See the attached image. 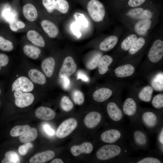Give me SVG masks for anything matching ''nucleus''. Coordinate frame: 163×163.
Returning <instances> with one entry per match:
<instances>
[{
    "mask_svg": "<svg viewBox=\"0 0 163 163\" xmlns=\"http://www.w3.org/2000/svg\"><path fill=\"white\" fill-rule=\"evenodd\" d=\"M130 147L127 143L107 144L98 149L96 156L101 161L112 160L115 162H121L130 153Z\"/></svg>",
    "mask_w": 163,
    "mask_h": 163,
    "instance_id": "f257e3e1",
    "label": "nucleus"
},
{
    "mask_svg": "<svg viewBox=\"0 0 163 163\" xmlns=\"http://www.w3.org/2000/svg\"><path fill=\"white\" fill-rule=\"evenodd\" d=\"M162 114L149 109H140L136 122L148 133H157L163 126Z\"/></svg>",
    "mask_w": 163,
    "mask_h": 163,
    "instance_id": "f03ea898",
    "label": "nucleus"
},
{
    "mask_svg": "<svg viewBox=\"0 0 163 163\" xmlns=\"http://www.w3.org/2000/svg\"><path fill=\"white\" fill-rule=\"evenodd\" d=\"M127 129V139L131 147L136 150H147L149 140L147 132L137 122L130 123Z\"/></svg>",
    "mask_w": 163,
    "mask_h": 163,
    "instance_id": "7ed1b4c3",
    "label": "nucleus"
},
{
    "mask_svg": "<svg viewBox=\"0 0 163 163\" xmlns=\"http://www.w3.org/2000/svg\"><path fill=\"white\" fill-rule=\"evenodd\" d=\"M100 138L103 142L107 144L127 143V129L123 125L113 124V126L103 131L101 134Z\"/></svg>",
    "mask_w": 163,
    "mask_h": 163,
    "instance_id": "20e7f679",
    "label": "nucleus"
},
{
    "mask_svg": "<svg viewBox=\"0 0 163 163\" xmlns=\"http://www.w3.org/2000/svg\"><path fill=\"white\" fill-rule=\"evenodd\" d=\"M106 110L108 116L113 124L123 125L125 115L122 109V107L115 101H110L107 105Z\"/></svg>",
    "mask_w": 163,
    "mask_h": 163,
    "instance_id": "39448f33",
    "label": "nucleus"
},
{
    "mask_svg": "<svg viewBox=\"0 0 163 163\" xmlns=\"http://www.w3.org/2000/svg\"><path fill=\"white\" fill-rule=\"evenodd\" d=\"M140 109L136 100L131 97L126 98L122 106L123 113L129 119L130 123L136 122Z\"/></svg>",
    "mask_w": 163,
    "mask_h": 163,
    "instance_id": "423d86ee",
    "label": "nucleus"
},
{
    "mask_svg": "<svg viewBox=\"0 0 163 163\" xmlns=\"http://www.w3.org/2000/svg\"><path fill=\"white\" fill-rule=\"evenodd\" d=\"M87 9L90 16L94 21H102L105 14V8L98 0H91L88 3Z\"/></svg>",
    "mask_w": 163,
    "mask_h": 163,
    "instance_id": "0eeeda50",
    "label": "nucleus"
},
{
    "mask_svg": "<svg viewBox=\"0 0 163 163\" xmlns=\"http://www.w3.org/2000/svg\"><path fill=\"white\" fill-rule=\"evenodd\" d=\"M77 122L74 118H69L64 121L58 127L56 136L58 138H63L70 134L76 128Z\"/></svg>",
    "mask_w": 163,
    "mask_h": 163,
    "instance_id": "6e6552de",
    "label": "nucleus"
},
{
    "mask_svg": "<svg viewBox=\"0 0 163 163\" xmlns=\"http://www.w3.org/2000/svg\"><path fill=\"white\" fill-rule=\"evenodd\" d=\"M14 96L15 104L19 108H24L30 105L34 100V95L29 92L14 91Z\"/></svg>",
    "mask_w": 163,
    "mask_h": 163,
    "instance_id": "1a4fd4ad",
    "label": "nucleus"
},
{
    "mask_svg": "<svg viewBox=\"0 0 163 163\" xmlns=\"http://www.w3.org/2000/svg\"><path fill=\"white\" fill-rule=\"evenodd\" d=\"M11 88L13 91H19L24 92H30L33 90L34 85L30 79L24 76H21L13 82Z\"/></svg>",
    "mask_w": 163,
    "mask_h": 163,
    "instance_id": "9d476101",
    "label": "nucleus"
},
{
    "mask_svg": "<svg viewBox=\"0 0 163 163\" xmlns=\"http://www.w3.org/2000/svg\"><path fill=\"white\" fill-rule=\"evenodd\" d=\"M163 56V42L160 40H155L151 47L148 57L152 62L155 63L159 61Z\"/></svg>",
    "mask_w": 163,
    "mask_h": 163,
    "instance_id": "9b49d317",
    "label": "nucleus"
},
{
    "mask_svg": "<svg viewBox=\"0 0 163 163\" xmlns=\"http://www.w3.org/2000/svg\"><path fill=\"white\" fill-rule=\"evenodd\" d=\"M77 65L73 58L68 56L64 59L59 71V76L61 78L69 77L76 71Z\"/></svg>",
    "mask_w": 163,
    "mask_h": 163,
    "instance_id": "f8f14e48",
    "label": "nucleus"
},
{
    "mask_svg": "<svg viewBox=\"0 0 163 163\" xmlns=\"http://www.w3.org/2000/svg\"><path fill=\"white\" fill-rule=\"evenodd\" d=\"M102 119L101 114L98 112H90L85 117L84 121L86 126L89 129L95 128L101 123Z\"/></svg>",
    "mask_w": 163,
    "mask_h": 163,
    "instance_id": "ddd939ff",
    "label": "nucleus"
},
{
    "mask_svg": "<svg viewBox=\"0 0 163 163\" xmlns=\"http://www.w3.org/2000/svg\"><path fill=\"white\" fill-rule=\"evenodd\" d=\"M135 70V67L129 64L121 65L114 70L115 75L119 78H124L133 75Z\"/></svg>",
    "mask_w": 163,
    "mask_h": 163,
    "instance_id": "4468645a",
    "label": "nucleus"
},
{
    "mask_svg": "<svg viewBox=\"0 0 163 163\" xmlns=\"http://www.w3.org/2000/svg\"><path fill=\"white\" fill-rule=\"evenodd\" d=\"M113 92L110 89L103 87L99 88L94 92L93 94L94 100L98 102H103L110 98Z\"/></svg>",
    "mask_w": 163,
    "mask_h": 163,
    "instance_id": "2eb2a0df",
    "label": "nucleus"
},
{
    "mask_svg": "<svg viewBox=\"0 0 163 163\" xmlns=\"http://www.w3.org/2000/svg\"><path fill=\"white\" fill-rule=\"evenodd\" d=\"M36 116L38 118L45 121L51 120L56 116L55 112L51 108L41 106L38 108L35 111Z\"/></svg>",
    "mask_w": 163,
    "mask_h": 163,
    "instance_id": "dca6fc26",
    "label": "nucleus"
},
{
    "mask_svg": "<svg viewBox=\"0 0 163 163\" xmlns=\"http://www.w3.org/2000/svg\"><path fill=\"white\" fill-rule=\"evenodd\" d=\"M55 155L54 152L51 150H47L37 153L29 160L30 163H43L50 160Z\"/></svg>",
    "mask_w": 163,
    "mask_h": 163,
    "instance_id": "f3484780",
    "label": "nucleus"
},
{
    "mask_svg": "<svg viewBox=\"0 0 163 163\" xmlns=\"http://www.w3.org/2000/svg\"><path fill=\"white\" fill-rule=\"evenodd\" d=\"M41 25L44 31L49 37L54 38L58 35L59 32L58 28L51 21L47 20H43L41 23Z\"/></svg>",
    "mask_w": 163,
    "mask_h": 163,
    "instance_id": "a211bd4d",
    "label": "nucleus"
},
{
    "mask_svg": "<svg viewBox=\"0 0 163 163\" xmlns=\"http://www.w3.org/2000/svg\"><path fill=\"white\" fill-rule=\"evenodd\" d=\"M93 149L92 144L89 142H85L79 145H74L71 147L70 152L75 156H77L83 153L90 154Z\"/></svg>",
    "mask_w": 163,
    "mask_h": 163,
    "instance_id": "6ab92c4d",
    "label": "nucleus"
},
{
    "mask_svg": "<svg viewBox=\"0 0 163 163\" xmlns=\"http://www.w3.org/2000/svg\"><path fill=\"white\" fill-rule=\"evenodd\" d=\"M30 79L34 83L44 85L46 82V79L44 74L39 70L34 68L30 69L28 72Z\"/></svg>",
    "mask_w": 163,
    "mask_h": 163,
    "instance_id": "aec40b11",
    "label": "nucleus"
},
{
    "mask_svg": "<svg viewBox=\"0 0 163 163\" xmlns=\"http://www.w3.org/2000/svg\"><path fill=\"white\" fill-rule=\"evenodd\" d=\"M55 64L54 59L51 57L46 58L42 62V69L47 77L50 78L52 75L54 71Z\"/></svg>",
    "mask_w": 163,
    "mask_h": 163,
    "instance_id": "412c9836",
    "label": "nucleus"
},
{
    "mask_svg": "<svg viewBox=\"0 0 163 163\" xmlns=\"http://www.w3.org/2000/svg\"><path fill=\"white\" fill-rule=\"evenodd\" d=\"M22 12L25 18L29 21H34L37 18V11L35 6L30 3H27L24 6Z\"/></svg>",
    "mask_w": 163,
    "mask_h": 163,
    "instance_id": "4be33fe9",
    "label": "nucleus"
},
{
    "mask_svg": "<svg viewBox=\"0 0 163 163\" xmlns=\"http://www.w3.org/2000/svg\"><path fill=\"white\" fill-rule=\"evenodd\" d=\"M118 40V38L116 36H110L105 38L100 43L99 48L102 51H108L116 46Z\"/></svg>",
    "mask_w": 163,
    "mask_h": 163,
    "instance_id": "5701e85b",
    "label": "nucleus"
},
{
    "mask_svg": "<svg viewBox=\"0 0 163 163\" xmlns=\"http://www.w3.org/2000/svg\"><path fill=\"white\" fill-rule=\"evenodd\" d=\"M28 39L36 46L43 47L45 46L44 40L42 36L36 31L30 30L27 33Z\"/></svg>",
    "mask_w": 163,
    "mask_h": 163,
    "instance_id": "b1692460",
    "label": "nucleus"
},
{
    "mask_svg": "<svg viewBox=\"0 0 163 163\" xmlns=\"http://www.w3.org/2000/svg\"><path fill=\"white\" fill-rule=\"evenodd\" d=\"M113 61L112 58L108 55H105L100 59L97 66L98 71L101 75L106 73L108 70V67Z\"/></svg>",
    "mask_w": 163,
    "mask_h": 163,
    "instance_id": "393cba45",
    "label": "nucleus"
},
{
    "mask_svg": "<svg viewBox=\"0 0 163 163\" xmlns=\"http://www.w3.org/2000/svg\"><path fill=\"white\" fill-rule=\"evenodd\" d=\"M153 89L149 85L145 86L140 91L138 97L140 101L145 102H150L152 99Z\"/></svg>",
    "mask_w": 163,
    "mask_h": 163,
    "instance_id": "a878e982",
    "label": "nucleus"
},
{
    "mask_svg": "<svg viewBox=\"0 0 163 163\" xmlns=\"http://www.w3.org/2000/svg\"><path fill=\"white\" fill-rule=\"evenodd\" d=\"M152 22L149 19H142L135 25V30L139 34H145L150 27Z\"/></svg>",
    "mask_w": 163,
    "mask_h": 163,
    "instance_id": "bb28decb",
    "label": "nucleus"
},
{
    "mask_svg": "<svg viewBox=\"0 0 163 163\" xmlns=\"http://www.w3.org/2000/svg\"><path fill=\"white\" fill-rule=\"evenodd\" d=\"M37 129L33 127L21 135L19 139L22 143L30 142L35 140L37 136Z\"/></svg>",
    "mask_w": 163,
    "mask_h": 163,
    "instance_id": "cd10ccee",
    "label": "nucleus"
},
{
    "mask_svg": "<svg viewBox=\"0 0 163 163\" xmlns=\"http://www.w3.org/2000/svg\"><path fill=\"white\" fill-rule=\"evenodd\" d=\"M23 51L26 55L33 59L38 58L41 53V51L39 48L28 45H25L24 46Z\"/></svg>",
    "mask_w": 163,
    "mask_h": 163,
    "instance_id": "c85d7f7f",
    "label": "nucleus"
},
{
    "mask_svg": "<svg viewBox=\"0 0 163 163\" xmlns=\"http://www.w3.org/2000/svg\"><path fill=\"white\" fill-rule=\"evenodd\" d=\"M2 163H19L20 160L19 156L17 153L13 151H10L7 152L4 158L2 160Z\"/></svg>",
    "mask_w": 163,
    "mask_h": 163,
    "instance_id": "c756f323",
    "label": "nucleus"
},
{
    "mask_svg": "<svg viewBox=\"0 0 163 163\" xmlns=\"http://www.w3.org/2000/svg\"><path fill=\"white\" fill-rule=\"evenodd\" d=\"M152 106L157 111L162 114L163 107V94L159 93L155 95L151 100Z\"/></svg>",
    "mask_w": 163,
    "mask_h": 163,
    "instance_id": "7c9ffc66",
    "label": "nucleus"
},
{
    "mask_svg": "<svg viewBox=\"0 0 163 163\" xmlns=\"http://www.w3.org/2000/svg\"><path fill=\"white\" fill-rule=\"evenodd\" d=\"M137 39V36L135 34L129 35L122 42L121 44V49L124 51L129 50Z\"/></svg>",
    "mask_w": 163,
    "mask_h": 163,
    "instance_id": "2f4dec72",
    "label": "nucleus"
},
{
    "mask_svg": "<svg viewBox=\"0 0 163 163\" xmlns=\"http://www.w3.org/2000/svg\"><path fill=\"white\" fill-rule=\"evenodd\" d=\"M28 125H17L14 126L11 130L10 135L12 137H16L21 135L30 129Z\"/></svg>",
    "mask_w": 163,
    "mask_h": 163,
    "instance_id": "473e14b6",
    "label": "nucleus"
},
{
    "mask_svg": "<svg viewBox=\"0 0 163 163\" xmlns=\"http://www.w3.org/2000/svg\"><path fill=\"white\" fill-rule=\"evenodd\" d=\"M145 43V40L143 37H140L137 39L129 50L131 55H133L139 51L144 46Z\"/></svg>",
    "mask_w": 163,
    "mask_h": 163,
    "instance_id": "72a5a7b5",
    "label": "nucleus"
},
{
    "mask_svg": "<svg viewBox=\"0 0 163 163\" xmlns=\"http://www.w3.org/2000/svg\"><path fill=\"white\" fill-rule=\"evenodd\" d=\"M163 73L157 75L153 79L152 85L153 88L158 91H163Z\"/></svg>",
    "mask_w": 163,
    "mask_h": 163,
    "instance_id": "f704fd0d",
    "label": "nucleus"
},
{
    "mask_svg": "<svg viewBox=\"0 0 163 163\" xmlns=\"http://www.w3.org/2000/svg\"><path fill=\"white\" fill-rule=\"evenodd\" d=\"M60 105L62 109L64 111L68 112L73 108L74 105L69 97L66 96H63L61 99Z\"/></svg>",
    "mask_w": 163,
    "mask_h": 163,
    "instance_id": "c9c22d12",
    "label": "nucleus"
},
{
    "mask_svg": "<svg viewBox=\"0 0 163 163\" xmlns=\"http://www.w3.org/2000/svg\"><path fill=\"white\" fill-rule=\"evenodd\" d=\"M132 162L136 163H162V160L158 157L148 156L136 159Z\"/></svg>",
    "mask_w": 163,
    "mask_h": 163,
    "instance_id": "e433bc0d",
    "label": "nucleus"
},
{
    "mask_svg": "<svg viewBox=\"0 0 163 163\" xmlns=\"http://www.w3.org/2000/svg\"><path fill=\"white\" fill-rule=\"evenodd\" d=\"M13 49V43L0 36V50L4 51L10 52Z\"/></svg>",
    "mask_w": 163,
    "mask_h": 163,
    "instance_id": "4c0bfd02",
    "label": "nucleus"
},
{
    "mask_svg": "<svg viewBox=\"0 0 163 163\" xmlns=\"http://www.w3.org/2000/svg\"><path fill=\"white\" fill-rule=\"evenodd\" d=\"M55 9L63 14L67 13L69 9L68 3L66 0H56Z\"/></svg>",
    "mask_w": 163,
    "mask_h": 163,
    "instance_id": "58836bf2",
    "label": "nucleus"
},
{
    "mask_svg": "<svg viewBox=\"0 0 163 163\" xmlns=\"http://www.w3.org/2000/svg\"><path fill=\"white\" fill-rule=\"evenodd\" d=\"M101 53H97L94 55L90 59L86 64V67L89 69L93 70L97 67L99 61L101 57Z\"/></svg>",
    "mask_w": 163,
    "mask_h": 163,
    "instance_id": "ea45409f",
    "label": "nucleus"
},
{
    "mask_svg": "<svg viewBox=\"0 0 163 163\" xmlns=\"http://www.w3.org/2000/svg\"><path fill=\"white\" fill-rule=\"evenodd\" d=\"M72 98L75 103L78 105H81L84 102V95L80 91L76 90L73 93Z\"/></svg>",
    "mask_w": 163,
    "mask_h": 163,
    "instance_id": "a19ab883",
    "label": "nucleus"
},
{
    "mask_svg": "<svg viewBox=\"0 0 163 163\" xmlns=\"http://www.w3.org/2000/svg\"><path fill=\"white\" fill-rule=\"evenodd\" d=\"M42 3L49 13H52L55 9L56 0H42Z\"/></svg>",
    "mask_w": 163,
    "mask_h": 163,
    "instance_id": "79ce46f5",
    "label": "nucleus"
},
{
    "mask_svg": "<svg viewBox=\"0 0 163 163\" xmlns=\"http://www.w3.org/2000/svg\"><path fill=\"white\" fill-rule=\"evenodd\" d=\"M143 10V9L142 8L132 9L128 11L127 14L131 18L139 19Z\"/></svg>",
    "mask_w": 163,
    "mask_h": 163,
    "instance_id": "37998d69",
    "label": "nucleus"
},
{
    "mask_svg": "<svg viewBox=\"0 0 163 163\" xmlns=\"http://www.w3.org/2000/svg\"><path fill=\"white\" fill-rule=\"evenodd\" d=\"M158 133L157 142L160 151L163 153V126L157 132Z\"/></svg>",
    "mask_w": 163,
    "mask_h": 163,
    "instance_id": "c03bdc74",
    "label": "nucleus"
},
{
    "mask_svg": "<svg viewBox=\"0 0 163 163\" xmlns=\"http://www.w3.org/2000/svg\"><path fill=\"white\" fill-rule=\"evenodd\" d=\"M33 145L31 143H25L24 145H21L18 148V151L22 155H25L27 153L29 149L33 147Z\"/></svg>",
    "mask_w": 163,
    "mask_h": 163,
    "instance_id": "a18cd8bd",
    "label": "nucleus"
},
{
    "mask_svg": "<svg viewBox=\"0 0 163 163\" xmlns=\"http://www.w3.org/2000/svg\"><path fill=\"white\" fill-rule=\"evenodd\" d=\"M9 62L8 56L5 54L0 53V71L2 68L7 65Z\"/></svg>",
    "mask_w": 163,
    "mask_h": 163,
    "instance_id": "49530a36",
    "label": "nucleus"
},
{
    "mask_svg": "<svg viewBox=\"0 0 163 163\" xmlns=\"http://www.w3.org/2000/svg\"><path fill=\"white\" fill-rule=\"evenodd\" d=\"M146 0H129L128 2L129 5L132 7L140 6L143 4Z\"/></svg>",
    "mask_w": 163,
    "mask_h": 163,
    "instance_id": "de8ad7c7",
    "label": "nucleus"
},
{
    "mask_svg": "<svg viewBox=\"0 0 163 163\" xmlns=\"http://www.w3.org/2000/svg\"><path fill=\"white\" fill-rule=\"evenodd\" d=\"M152 16V14L150 11L148 10H144L139 19L141 20L149 19Z\"/></svg>",
    "mask_w": 163,
    "mask_h": 163,
    "instance_id": "09e8293b",
    "label": "nucleus"
},
{
    "mask_svg": "<svg viewBox=\"0 0 163 163\" xmlns=\"http://www.w3.org/2000/svg\"><path fill=\"white\" fill-rule=\"evenodd\" d=\"M77 79H81L85 82L89 81V78L86 74L81 71H79L77 74Z\"/></svg>",
    "mask_w": 163,
    "mask_h": 163,
    "instance_id": "8fccbe9b",
    "label": "nucleus"
},
{
    "mask_svg": "<svg viewBox=\"0 0 163 163\" xmlns=\"http://www.w3.org/2000/svg\"><path fill=\"white\" fill-rule=\"evenodd\" d=\"M45 132L50 136H53L55 134L53 129L48 124H45L43 126Z\"/></svg>",
    "mask_w": 163,
    "mask_h": 163,
    "instance_id": "3c124183",
    "label": "nucleus"
},
{
    "mask_svg": "<svg viewBox=\"0 0 163 163\" xmlns=\"http://www.w3.org/2000/svg\"><path fill=\"white\" fill-rule=\"evenodd\" d=\"M62 85L65 89H67L69 87L70 84V80L68 77L62 78Z\"/></svg>",
    "mask_w": 163,
    "mask_h": 163,
    "instance_id": "603ef678",
    "label": "nucleus"
},
{
    "mask_svg": "<svg viewBox=\"0 0 163 163\" xmlns=\"http://www.w3.org/2000/svg\"><path fill=\"white\" fill-rule=\"evenodd\" d=\"M16 25L18 29L23 28L25 26L24 23L21 21H18L17 22Z\"/></svg>",
    "mask_w": 163,
    "mask_h": 163,
    "instance_id": "864d4df0",
    "label": "nucleus"
},
{
    "mask_svg": "<svg viewBox=\"0 0 163 163\" xmlns=\"http://www.w3.org/2000/svg\"><path fill=\"white\" fill-rule=\"evenodd\" d=\"M62 160L60 158H57L52 160L50 163H63Z\"/></svg>",
    "mask_w": 163,
    "mask_h": 163,
    "instance_id": "5fc2aeb1",
    "label": "nucleus"
},
{
    "mask_svg": "<svg viewBox=\"0 0 163 163\" xmlns=\"http://www.w3.org/2000/svg\"><path fill=\"white\" fill-rule=\"evenodd\" d=\"M1 92H2L1 89L0 87V95H1Z\"/></svg>",
    "mask_w": 163,
    "mask_h": 163,
    "instance_id": "6e6d98bb",
    "label": "nucleus"
},
{
    "mask_svg": "<svg viewBox=\"0 0 163 163\" xmlns=\"http://www.w3.org/2000/svg\"><path fill=\"white\" fill-rule=\"evenodd\" d=\"M0 104H1V101H0Z\"/></svg>",
    "mask_w": 163,
    "mask_h": 163,
    "instance_id": "4d7b16f0",
    "label": "nucleus"
}]
</instances>
